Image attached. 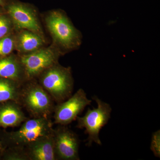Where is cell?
I'll return each instance as SVG.
<instances>
[{"mask_svg": "<svg viewBox=\"0 0 160 160\" xmlns=\"http://www.w3.org/2000/svg\"><path fill=\"white\" fill-rule=\"evenodd\" d=\"M42 73L40 85L53 101L58 104L66 101L72 95L73 82L69 68L55 64Z\"/></svg>", "mask_w": 160, "mask_h": 160, "instance_id": "cell-1", "label": "cell"}, {"mask_svg": "<svg viewBox=\"0 0 160 160\" xmlns=\"http://www.w3.org/2000/svg\"><path fill=\"white\" fill-rule=\"evenodd\" d=\"M92 99L96 102L97 107L92 109L89 108L84 116L77 118V127L85 129V132L88 134L86 146L89 147L93 142L102 146L99 138L100 130L109 122L112 110L109 104L103 102L97 97L94 96Z\"/></svg>", "mask_w": 160, "mask_h": 160, "instance_id": "cell-2", "label": "cell"}, {"mask_svg": "<svg viewBox=\"0 0 160 160\" xmlns=\"http://www.w3.org/2000/svg\"><path fill=\"white\" fill-rule=\"evenodd\" d=\"M52 123L47 117L34 118L23 122L17 131L7 136L11 146L26 147L31 143L53 134Z\"/></svg>", "mask_w": 160, "mask_h": 160, "instance_id": "cell-3", "label": "cell"}, {"mask_svg": "<svg viewBox=\"0 0 160 160\" xmlns=\"http://www.w3.org/2000/svg\"><path fill=\"white\" fill-rule=\"evenodd\" d=\"M53 101L40 85L32 84L21 89L20 102L34 118L47 117L54 110Z\"/></svg>", "mask_w": 160, "mask_h": 160, "instance_id": "cell-4", "label": "cell"}, {"mask_svg": "<svg viewBox=\"0 0 160 160\" xmlns=\"http://www.w3.org/2000/svg\"><path fill=\"white\" fill-rule=\"evenodd\" d=\"M46 23L55 40L63 48L73 49L80 45L79 33L62 12H52L46 19Z\"/></svg>", "mask_w": 160, "mask_h": 160, "instance_id": "cell-5", "label": "cell"}, {"mask_svg": "<svg viewBox=\"0 0 160 160\" xmlns=\"http://www.w3.org/2000/svg\"><path fill=\"white\" fill-rule=\"evenodd\" d=\"M92 101L88 98L86 92L80 89L66 101L58 103L54 107L55 124L60 126H67L77 119Z\"/></svg>", "mask_w": 160, "mask_h": 160, "instance_id": "cell-6", "label": "cell"}, {"mask_svg": "<svg viewBox=\"0 0 160 160\" xmlns=\"http://www.w3.org/2000/svg\"><path fill=\"white\" fill-rule=\"evenodd\" d=\"M55 151L57 159L79 160V140L76 133L66 126L53 130Z\"/></svg>", "mask_w": 160, "mask_h": 160, "instance_id": "cell-7", "label": "cell"}, {"mask_svg": "<svg viewBox=\"0 0 160 160\" xmlns=\"http://www.w3.org/2000/svg\"><path fill=\"white\" fill-rule=\"evenodd\" d=\"M57 56L50 49H41L22 57L21 63L28 78L37 76L55 64Z\"/></svg>", "mask_w": 160, "mask_h": 160, "instance_id": "cell-8", "label": "cell"}, {"mask_svg": "<svg viewBox=\"0 0 160 160\" xmlns=\"http://www.w3.org/2000/svg\"><path fill=\"white\" fill-rule=\"evenodd\" d=\"M8 12L16 26L33 32L40 30L37 19L32 10L21 4H12L8 7Z\"/></svg>", "mask_w": 160, "mask_h": 160, "instance_id": "cell-9", "label": "cell"}, {"mask_svg": "<svg viewBox=\"0 0 160 160\" xmlns=\"http://www.w3.org/2000/svg\"><path fill=\"white\" fill-rule=\"evenodd\" d=\"M53 134L42 138L25 147L29 160H57Z\"/></svg>", "mask_w": 160, "mask_h": 160, "instance_id": "cell-10", "label": "cell"}, {"mask_svg": "<svg viewBox=\"0 0 160 160\" xmlns=\"http://www.w3.org/2000/svg\"><path fill=\"white\" fill-rule=\"evenodd\" d=\"M26 118L17 102L7 101L0 103V127H16L26 121Z\"/></svg>", "mask_w": 160, "mask_h": 160, "instance_id": "cell-11", "label": "cell"}, {"mask_svg": "<svg viewBox=\"0 0 160 160\" xmlns=\"http://www.w3.org/2000/svg\"><path fill=\"white\" fill-rule=\"evenodd\" d=\"M17 82L0 78V103L7 101L20 102L21 89Z\"/></svg>", "mask_w": 160, "mask_h": 160, "instance_id": "cell-12", "label": "cell"}, {"mask_svg": "<svg viewBox=\"0 0 160 160\" xmlns=\"http://www.w3.org/2000/svg\"><path fill=\"white\" fill-rule=\"evenodd\" d=\"M21 66L12 57L0 59V78L18 82L21 78Z\"/></svg>", "mask_w": 160, "mask_h": 160, "instance_id": "cell-13", "label": "cell"}, {"mask_svg": "<svg viewBox=\"0 0 160 160\" xmlns=\"http://www.w3.org/2000/svg\"><path fill=\"white\" fill-rule=\"evenodd\" d=\"M42 44V39L32 31L22 32L18 39V48L24 52L35 51Z\"/></svg>", "mask_w": 160, "mask_h": 160, "instance_id": "cell-14", "label": "cell"}, {"mask_svg": "<svg viewBox=\"0 0 160 160\" xmlns=\"http://www.w3.org/2000/svg\"><path fill=\"white\" fill-rule=\"evenodd\" d=\"M9 151L6 152L4 158L6 160H29L26 148L19 146H11Z\"/></svg>", "mask_w": 160, "mask_h": 160, "instance_id": "cell-15", "label": "cell"}, {"mask_svg": "<svg viewBox=\"0 0 160 160\" xmlns=\"http://www.w3.org/2000/svg\"><path fill=\"white\" fill-rule=\"evenodd\" d=\"M14 41L10 37H4L0 39V56H5L9 54L13 50Z\"/></svg>", "mask_w": 160, "mask_h": 160, "instance_id": "cell-16", "label": "cell"}, {"mask_svg": "<svg viewBox=\"0 0 160 160\" xmlns=\"http://www.w3.org/2000/svg\"><path fill=\"white\" fill-rule=\"evenodd\" d=\"M150 149L153 152L155 156L160 157V131H156L152 134Z\"/></svg>", "mask_w": 160, "mask_h": 160, "instance_id": "cell-17", "label": "cell"}, {"mask_svg": "<svg viewBox=\"0 0 160 160\" xmlns=\"http://www.w3.org/2000/svg\"><path fill=\"white\" fill-rule=\"evenodd\" d=\"M10 22L5 16H0V39L5 37L10 29Z\"/></svg>", "mask_w": 160, "mask_h": 160, "instance_id": "cell-18", "label": "cell"}, {"mask_svg": "<svg viewBox=\"0 0 160 160\" xmlns=\"http://www.w3.org/2000/svg\"><path fill=\"white\" fill-rule=\"evenodd\" d=\"M3 151V148L2 146V142L0 141V155L2 153V152Z\"/></svg>", "mask_w": 160, "mask_h": 160, "instance_id": "cell-19", "label": "cell"}, {"mask_svg": "<svg viewBox=\"0 0 160 160\" xmlns=\"http://www.w3.org/2000/svg\"><path fill=\"white\" fill-rule=\"evenodd\" d=\"M1 0H0V4H1Z\"/></svg>", "mask_w": 160, "mask_h": 160, "instance_id": "cell-20", "label": "cell"}]
</instances>
